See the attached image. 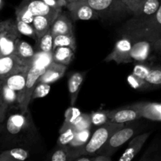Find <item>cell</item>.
<instances>
[{
  "mask_svg": "<svg viewBox=\"0 0 161 161\" xmlns=\"http://www.w3.org/2000/svg\"><path fill=\"white\" fill-rule=\"evenodd\" d=\"M132 29L141 38L153 41L161 36V4L154 15L147 20H135Z\"/></svg>",
  "mask_w": 161,
  "mask_h": 161,
  "instance_id": "7a4b0ae2",
  "label": "cell"
},
{
  "mask_svg": "<svg viewBox=\"0 0 161 161\" xmlns=\"http://www.w3.org/2000/svg\"><path fill=\"white\" fill-rule=\"evenodd\" d=\"M60 47H68L75 51V39L73 33L69 34H62L53 37V50Z\"/></svg>",
  "mask_w": 161,
  "mask_h": 161,
  "instance_id": "484cf974",
  "label": "cell"
},
{
  "mask_svg": "<svg viewBox=\"0 0 161 161\" xmlns=\"http://www.w3.org/2000/svg\"><path fill=\"white\" fill-rule=\"evenodd\" d=\"M50 84L44 83H39L37 84V86H36V88H35L34 92L32 94V97H31V100L32 99L40 98V97H45L50 92Z\"/></svg>",
  "mask_w": 161,
  "mask_h": 161,
  "instance_id": "74e56055",
  "label": "cell"
},
{
  "mask_svg": "<svg viewBox=\"0 0 161 161\" xmlns=\"http://www.w3.org/2000/svg\"><path fill=\"white\" fill-rule=\"evenodd\" d=\"M0 99H2V97H1V95H0Z\"/></svg>",
  "mask_w": 161,
  "mask_h": 161,
  "instance_id": "816d5d0a",
  "label": "cell"
},
{
  "mask_svg": "<svg viewBox=\"0 0 161 161\" xmlns=\"http://www.w3.org/2000/svg\"><path fill=\"white\" fill-rule=\"evenodd\" d=\"M54 20L51 18L42 15L35 16L34 20L32 21V25L35 28L38 39L42 37V36L48 32L50 30L52 24Z\"/></svg>",
  "mask_w": 161,
  "mask_h": 161,
  "instance_id": "603a6c76",
  "label": "cell"
},
{
  "mask_svg": "<svg viewBox=\"0 0 161 161\" xmlns=\"http://www.w3.org/2000/svg\"><path fill=\"white\" fill-rule=\"evenodd\" d=\"M135 130L131 127H123L115 132L106 143L97 151L96 154H105L111 157L112 154L120 146L125 144L135 135Z\"/></svg>",
  "mask_w": 161,
  "mask_h": 161,
  "instance_id": "8992f818",
  "label": "cell"
},
{
  "mask_svg": "<svg viewBox=\"0 0 161 161\" xmlns=\"http://www.w3.org/2000/svg\"><path fill=\"white\" fill-rule=\"evenodd\" d=\"M14 54L24 63L28 66H31L32 60L36 54V50L32 47L24 40L19 39L16 45Z\"/></svg>",
  "mask_w": 161,
  "mask_h": 161,
  "instance_id": "ffe728a7",
  "label": "cell"
},
{
  "mask_svg": "<svg viewBox=\"0 0 161 161\" xmlns=\"http://www.w3.org/2000/svg\"><path fill=\"white\" fill-rule=\"evenodd\" d=\"M151 42H152L153 48L157 53L161 54V36L157 38V39H156L155 40L151 41Z\"/></svg>",
  "mask_w": 161,
  "mask_h": 161,
  "instance_id": "f6af8a7d",
  "label": "cell"
},
{
  "mask_svg": "<svg viewBox=\"0 0 161 161\" xmlns=\"http://www.w3.org/2000/svg\"><path fill=\"white\" fill-rule=\"evenodd\" d=\"M74 51L68 47H60L53 50V61L69 65L74 58Z\"/></svg>",
  "mask_w": 161,
  "mask_h": 161,
  "instance_id": "7402d4cb",
  "label": "cell"
},
{
  "mask_svg": "<svg viewBox=\"0 0 161 161\" xmlns=\"http://www.w3.org/2000/svg\"><path fill=\"white\" fill-rule=\"evenodd\" d=\"M92 126L91 114L82 113L78 120L75 122V124L72 127L75 132H77L80 131V130H86V129H91Z\"/></svg>",
  "mask_w": 161,
  "mask_h": 161,
  "instance_id": "d6a6232c",
  "label": "cell"
},
{
  "mask_svg": "<svg viewBox=\"0 0 161 161\" xmlns=\"http://www.w3.org/2000/svg\"><path fill=\"white\" fill-rule=\"evenodd\" d=\"M150 135V132H147V133L142 134V135H138V136L135 137L133 139L130 141L129 143L128 147L125 150V152L123 153L120 158L119 159V161H130L133 160L134 157L138 153L142 146H144L145 142L148 138Z\"/></svg>",
  "mask_w": 161,
  "mask_h": 161,
  "instance_id": "2e32d148",
  "label": "cell"
},
{
  "mask_svg": "<svg viewBox=\"0 0 161 161\" xmlns=\"http://www.w3.org/2000/svg\"><path fill=\"white\" fill-rule=\"evenodd\" d=\"M66 69H67V65L53 61L46 69L45 72L40 76L39 83H48V84L54 83L64 75Z\"/></svg>",
  "mask_w": 161,
  "mask_h": 161,
  "instance_id": "9a60e30c",
  "label": "cell"
},
{
  "mask_svg": "<svg viewBox=\"0 0 161 161\" xmlns=\"http://www.w3.org/2000/svg\"><path fill=\"white\" fill-rule=\"evenodd\" d=\"M28 156L27 150L21 148H16L0 153V161H24Z\"/></svg>",
  "mask_w": 161,
  "mask_h": 161,
  "instance_id": "cb8c5ba5",
  "label": "cell"
},
{
  "mask_svg": "<svg viewBox=\"0 0 161 161\" xmlns=\"http://www.w3.org/2000/svg\"><path fill=\"white\" fill-rule=\"evenodd\" d=\"M152 49H153L152 42L148 39H145L134 42L132 43L130 53L131 61H138V62L146 61L150 56Z\"/></svg>",
  "mask_w": 161,
  "mask_h": 161,
  "instance_id": "8fae6325",
  "label": "cell"
},
{
  "mask_svg": "<svg viewBox=\"0 0 161 161\" xmlns=\"http://www.w3.org/2000/svg\"><path fill=\"white\" fill-rule=\"evenodd\" d=\"M85 72H75L70 75L68 81V90H69L70 103L72 106L75 104L78 97L79 92L84 80Z\"/></svg>",
  "mask_w": 161,
  "mask_h": 161,
  "instance_id": "ac0fdd59",
  "label": "cell"
},
{
  "mask_svg": "<svg viewBox=\"0 0 161 161\" xmlns=\"http://www.w3.org/2000/svg\"><path fill=\"white\" fill-rule=\"evenodd\" d=\"M91 129H86V130L75 132L73 140L71 142V143L68 146L72 148V149H79L80 147H83L87 143V142L91 138Z\"/></svg>",
  "mask_w": 161,
  "mask_h": 161,
  "instance_id": "f546056e",
  "label": "cell"
},
{
  "mask_svg": "<svg viewBox=\"0 0 161 161\" xmlns=\"http://www.w3.org/2000/svg\"><path fill=\"white\" fill-rule=\"evenodd\" d=\"M132 43L133 42L127 37L119 39L115 44L113 51L108 55L105 61L106 62L115 61L116 64L132 62L130 56Z\"/></svg>",
  "mask_w": 161,
  "mask_h": 161,
  "instance_id": "ba28073f",
  "label": "cell"
},
{
  "mask_svg": "<svg viewBox=\"0 0 161 161\" xmlns=\"http://www.w3.org/2000/svg\"><path fill=\"white\" fill-rule=\"evenodd\" d=\"M53 62V52L36 51L31 66H36L41 69H47Z\"/></svg>",
  "mask_w": 161,
  "mask_h": 161,
  "instance_id": "4316f807",
  "label": "cell"
},
{
  "mask_svg": "<svg viewBox=\"0 0 161 161\" xmlns=\"http://www.w3.org/2000/svg\"><path fill=\"white\" fill-rule=\"evenodd\" d=\"M145 80L149 86H161V65L151 68L150 72Z\"/></svg>",
  "mask_w": 161,
  "mask_h": 161,
  "instance_id": "4dcf8cb0",
  "label": "cell"
},
{
  "mask_svg": "<svg viewBox=\"0 0 161 161\" xmlns=\"http://www.w3.org/2000/svg\"><path fill=\"white\" fill-rule=\"evenodd\" d=\"M20 35L16 21L6 20V25L0 31V57L14 54L16 45L20 39Z\"/></svg>",
  "mask_w": 161,
  "mask_h": 161,
  "instance_id": "5b68a950",
  "label": "cell"
},
{
  "mask_svg": "<svg viewBox=\"0 0 161 161\" xmlns=\"http://www.w3.org/2000/svg\"><path fill=\"white\" fill-rule=\"evenodd\" d=\"M16 20H21L28 24H32L35 16L25 6L19 5L16 9Z\"/></svg>",
  "mask_w": 161,
  "mask_h": 161,
  "instance_id": "836d02e7",
  "label": "cell"
},
{
  "mask_svg": "<svg viewBox=\"0 0 161 161\" xmlns=\"http://www.w3.org/2000/svg\"><path fill=\"white\" fill-rule=\"evenodd\" d=\"M91 160L92 161H111V157L105 154H98L94 156V157H91Z\"/></svg>",
  "mask_w": 161,
  "mask_h": 161,
  "instance_id": "ee69618b",
  "label": "cell"
},
{
  "mask_svg": "<svg viewBox=\"0 0 161 161\" xmlns=\"http://www.w3.org/2000/svg\"><path fill=\"white\" fill-rule=\"evenodd\" d=\"M6 24V20H5V21L0 22V31H1L3 29V28H4V27H5Z\"/></svg>",
  "mask_w": 161,
  "mask_h": 161,
  "instance_id": "7dc6e473",
  "label": "cell"
},
{
  "mask_svg": "<svg viewBox=\"0 0 161 161\" xmlns=\"http://www.w3.org/2000/svg\"><path fill=\"white\" fill-rule=\"evenodd\" d=\"M75 161H92L91 160V157H88L86 156H83V157H79L77 158H75Z\"/></svg>",
  "mask_w": 161,
  "mask_h": 161,
  "instance_id": "bcb514c9",
  "label": "cell"
},
{
  "mask_svg": "<svg viewBox=\"0 0 161 161\" xmlns=\"http://www.w3.org/2000/svg\"><path fill=\"white\" fill-rule=\"evenodd\" d=\"M129 107L137 110L142 117L152 120H161V105L158 104L140 102L129 105Z\"/></svg>",
  "mask_w": 161,
  "mask_h": 161,
  "instance_id": "5bb4252c",
  "label": "cell"
},
{
  "mask_svg": "<svg viewBox=\"0 0 161 161\" xmlns=\"http://www.w3.org/2000/svg\"><path fill=\"white\" fill-rule=\"evenodd\" d=\"M52 161H68L70 160V147L68 146H60L50 157Z\"/></svg>",
  "mask_w": 161,
  "mask_h": 161,
  "instance_id": "d590c367",
  "label": "cell"
},
{
  "mask_svg": "<svg viewBox=\"0 0 161 161\" xmlns=\"http://www.w3.org/2000/svg\"><path fill=\"white\" fill-rule=\"evenodd\" d=\"M75 131L72 127H68L67 129L60 131V136L58 138V145L59 146H69L73 140Z\"/></svg>",
  "mask_w": 161,
  "mask_h": 161,
  "instance_id": "e575fe53",
  "label": "cell"
},
{
  "mask_svg": "<svg viewBox=\"0 0 161 161\" xmlns=\"http://www.w3.org/2000/svg\"><path fill=\"white\" fill-rule=\"evenodd\" d=\"M27 112H21V113H16L11 115L6 122V129L11 135H17L28 127L29 125L30 118L28 117Z\"/></svg>",
  "mask_w": 161,
  "mask_h": 161,
  "instance_id": "4fadbf2b",
  "label": "cell"
},
{
  "mask_svg": "<svg viewBox=\"0 0 161 161\" xmlns=\"http://www.w3.org/2000/svg\"><path fill=\"white\" fill-rule=\"evenodd\" d=\"M8 108V105L3 102V99H0V123L4 119Z\"/></svg>",
  "mask_w": 161,
  "mask_h": 161,
  "instance_id": "7bdbcfd3",
  "label": "cell"
},
{
  "mask_svg": "<svg viewBox=\"0 0 161 161\" xmlns=\"http://www.w3.org/2000/svg\"><path fill=\"white\" fill-rule=\"evenodd\" d=\"M151 68H152L151 66L141 63V64H138L135 66L132 73L135 74L137 76L140 77V78L143 79V80H146V76L148 75L149 72H150Z\"/></svg>",
  "mask_w": 161,
  "mask_h": 161,
  "instance_id": "ab89813d",
  "label": "cell"
},
{
  "mask_svg": "<svg viewBox=\"0 0 161 161\" xmlns=\"http://www.w3.org/2000/svg\"><path fill=\"white\" fill-rule=\"evenodd\" d=\"M127 81H128L129 84L132 87L135 88V89H143V88H146L149 86V85L146 83V80L137 76V75H135L133 73L128 75V77H127Z\"/></svg>",
  "mask_w": 161,
  "mask_h": 161,
  "instance_id": "f35d334b",
  "label": "cell"
},
{
  "mask_svg": "<svg viewBox=\"0 0 161 161\" xmlns=\"http://www.w3.org/2000/svg\"><path fill=\"white\" fill-rule=\"evenodd\" d=\"M75 1H80V0H66L68 3H72V2H75Z\"/></svg>",
  "mask_w": 161,
  "mask_h": 161,
  "instance_id": "c3c4849f",
  "label": "cell"
},
{
  "mask_svg": "<svg viewBox=\"0 0 161 161\" xmlns=\"http://www.w3.org/2000/svg\"><path fill=\"white\" fill-rule=\"evenodd\" d=\"M28 71V69L19 71V72H15V73L8 76L6 80L3 81L9 88L15 91L17 93V94H18V97L22 93L24 88H25Z\"/></svg>",
  "mask_w": 161,
  "mask_h": 161,
  "instance_id": "44dd1931",
  "label": "cell"
},
{
  "mask_svg": "<svg viewBox=\"0 0 161 161\" xmlns=\"http://www.w3.org/2000/svg\"><path fill=\"white\" fill-rule=\"evenodd\" d=\"M20 5L27 8L34 16H45L53 20L61 13V9L50 7L42 0H22Z\"/></svg>",
  "mask_w": 161,
  "mask_h": 161,
  "instance_id": "30bf717a",
  "label": "cell"
},
{
  "mask_svg": "<svg viewBox=\"0 0 161 161\" xmlns=\"http://www.w3.org/2000/svg\"><path fill=\"white\" fill-rule=\"evenodd\" d=\"M0 95L3 102L8 105V107L11 106H18V94L15 91L9 88V86L4 83H2L1 87H0Z\"/></svg>",
  "mask_w": 161,
  "mask_h": 161,
  "instance_id": "d4e9b609",
  "label": "cell"
},
{
  "mask_svg": "<svg viewBox=\"0 0 161 161\" xmlns=\"http://www.w3.org/2000/svg\"><path fill=\"white\" fill-rule=\"evenodd\" d=\"M108 120L112 121L116 124H126L127 122L134 121L135 119H138L142 118L139 113L137 110L127 107L124 108H119V109L112 110V111H107Z\"/></svg>",
  "mask_w": 161,
  "mask_h": 161,
  "instance_id": "7c38bea8",
  "label": "cell"
},
{
  "mask_svg": "<svg viewBox=\"0 0 161 161\" xmlns=\"http://www.w3.org/2000/svg\"><path fill=\"white\" fill-rule=\"evenodd\" d=\"M144 1L145 0H123V2L125 3V5L130 10V14H132Z\"/></svg>",
  "mask_w": 161,
  "mask_h": 161,
  "instance_id": "60d3db41",
  "label": "cell"
},
{
  "mask_svg": "<svg viewBox=\"0 0 161 161\" xmlns=\"http://www.w3.org/2000/svg\"><path fill=\"white\" fill-rule=\"evenodd\" d=\"M93 126L100 127L108 121L107 111H97L91 114Z\"/></svg>",
  "mask_w": 161,
  "mask_h": 161,
  "instance_id": "8d00e7d4",
  "label": "cell"
},
{
  "mask_svg": "<svg viewBox=\"0 0 161 161\" xmlns=\"http://www.w3.org/2000/svg\"><path fill=\"white\" fill-rule=\"evenodd\" d=\"M90 5L99 16L104 17H116L130 14L123 0H83Z\"/></svg>",
  "mask_w": 161,
  "mask_h": 161,
  "instance_id": "3957f363",
  "label": "cell"
},
{
  "mask_svg": "<svg viewBox=\"0 0 161 161\" xmlns=\"http://www.w3.org/2000/svg\"><path fill=\"white\" fill-rule=\"evenodd\" d=\"M2 83H3V81H1V80H0V87H1V85H2Z\"/></svg>",
  "mask_w": 161,
  "mask_h": 161,
  "instance_id": "f907efd6",
  "label": "cell"
},
{
  "mask_svg": "<svg viewBox=\"0 0 161 161\" xmlns=\"http://www.w3.org/2000/svg\"><path fill=\"white\" fill-rule=\"evenodd\" d=\"M161 4V0H145L136 10L133 13L135 20L142 21L147 20L158 10Z\"/></svg>",
  "mask_w": 161,
  "mask_h": 161,
  "instance_id": "e0dca14e",
  "label": "cell"
},
{
  "mask_svg": "<svg viewBox=\"0 0 161 161\" xmlns=\"http://www.w3.org/2000/svg\"><path fill=\"white\" fill-rule=\"evenodd\" d=\"M29 68L15 54L0 57V80L3 81L12 74Z\"/></svg>",
  "mask_w": 161,
  "mask_h": 161,
  "instance_id": "9c48e42d",
  "label": "cell"
},
{
  "mask_svg": "<svg viewBox=\"0 0 161 161\" xmlns=\"http://www.w3.org/2000/svg\"><path fill=\"white\" fill-rule=\"evenodd\" d=\"M67 8L73 20H97L100 16L83 0L67 3Z\"/></svg>",
  "mask_w": 161,
  "mask_h": 161,
  "instance_id": "52a82bcc",
  "label": "cell"
},
{
  "mask_svg": "<svg viewBox=\"0 0 161 161\" xmlns=\"http://www.w3.org/2000/svg\"><path fill=\"white\" fill-rule=\"evenodd\" d=\"M3 0H0V9L2 8V6H3Z\"/></svg>",
  "mask_w": 161,
  "mask_h": 161,
  "instance_id": "681fc988",
  "label": "cell"
},
{
  "mask_svg": "<svg viewBox=\"0 0 161 161\" xmlns=\"http://www.w3.org/2000/svg\"><path fill=\"white\" fill-rule=\"evenodd\" d=\"M45 3H47L50 7L55 8V9H62L63 6H67L66 0H42Z\"/></svg>",
  "mask_w": 161,
  "mask_h": 161,
  "instance_id": "b9f144b4",
  "label": "cell"
},
{
  "mask_svg": "<svg viewBox=\"0 0 161 161\" xmlns=\"http://www.w3.org/2000/svg\"><path fill=\"white\" fill-rule=\"evenodd\" d=\"M16 25H17V29L20 34L31 38L32 39L36 40V42L37 41V35H36L32 24H28L26 22L21 21V20H16Z\"/></svg>",
  "mask_w": 161,
  "mask_h": 161,
  "instance_id": "1f68e13d",
  "label": "cell"
},
{
  "mask_svg": "<svg viewBox=\"0 0 161 161\" xmlns=\"http://www.w3.org/2000/svg\"><path fill=\"white\" fill-rule=\"evenodd\" d=\"M45 70L46 69H41L33 65L30 66L28 69L25 88L18 97L19 108L21 112L28 111V105L31 101V97L35 88L39 83V78L43 74Z\"/></svg>",
  "mask_w": 161,
  "mask_h": 161,
  "instance_id": "277c9868",
  "label": "cell"
},
{
  "mask_svg": "<svg viewBox=\"0 0 161 161\" xmlns=\"http://www.w3.org/2000/svg\"><path fill=\"white\" fill-rule=\"evenodd\" d=\"M123 127H124V124H116L109 120L98 127L85 146L79 149H70V160H74L81 156H92L93 154H96L112 135Z\"/></svg>",
  "mask_w": 161,
  "mask_h": 161,
  "instance_id": "6da1fadb",
  "label": "cell"
},
{
  "mask_svg": "<svg viewBox=\"0 0 161 161\" xmlns=\"http://www.w3.org/2000/svg\"><path fill=\"white\" fill-rule=\"evenodd\" d=\"M53 36H52L50 30L46 33L44 36L39 38L36 41V51L42 52H53Z\"/></svg>",
  "mask_w": 161,
  "mask_h": 161,
  "instance_id": "f1b7e54d",
  "label": "cell"
},
{
  "mask_svg": "<svg viewBox=\"0 0 161 161\" xmlns=\"http://www.w3.org/2000/svg\"><path fill=\"white\" fill-rule=\"evenodd\" d=\"M50 32L53 37L62 34L73 33L72 24L70 19L64 14H60L50 27Z\"/></svg>",
  "mask_w": 161,
  "mask_h": 161,
  "instance_id": "d6986e66",
  "label": "cell"
},
{
  "mask_svg": "<svg viewBox=\"0 0 161 161\" xmlns=\"http://www.w3.org/2000/svg\"><path fill=\"white\" fill-rule=\"evenodd\" d=\"M81 115L82 113L79 108H75L73 106L68 108L64 113V124H63L60 131L65 130L68 127H72L75 124V122L78 120Z\"/></svg>",
  "mask_w": 161,
  "mask_h": 161,
  "instance_id": "83f0119b",
  "label": "cell"
}]
</instances>
